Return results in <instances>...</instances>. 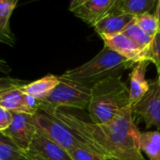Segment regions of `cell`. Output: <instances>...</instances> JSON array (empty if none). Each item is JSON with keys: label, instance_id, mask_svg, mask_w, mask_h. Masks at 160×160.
Segmentation results:
<instances>
[{"label": "cell", "instance_id": "83f0119b", "mask_svg": "<svg viewBox=\"0 0 160 160\" xmlns=\"http://www.w3.org/2000/svg\"><path fill=\"white\" fill-rule=\"evenodd\" d=\"M103 160H119V159H116V158H112V157H104Z\"/></svg>", "mask_w": 160, "mask_h": 160}, {"label": "cell", "instance_id": "f1b7e54d", "mask_svg": "<svg viewBox=\"0 0 160 160\" xmlns=\"http://www.w3.org/2000/svg\"><path fill=\"white\" fill-rule=\"evenodd\" d=\"M157 20H158V29L160 30V15L157 17ZM159 30H158V31H159Z\"/></svg>", "mask_w": 160, "mask_h": 160}, {"label": "cell", "instance_id": "cb8c5ba5", "mask_svg": "<svg viewBox=\"0 0 160 160\" xmlns=\"http://www.w3.org/2000/svg\"><path fill=\"white\" fill-rule=\"evenodd\" d=\"M15 38L13 35H8L4 33L2 30H0V43H3L9 46L13 47L15 45Z\"/></svg>", "mask_w": 160, "mask_h": 160}, {"label": "cell", "instance_id": "4fadbf2b", "mask_svg": "<svg viewBox=\"0 0 160 160\" xmlns=\"http://www.w3.org/2000/svg\"><path fill=\"white\" fill-rule=\"evenodd\" d=\"M149 61H141L137 63L129 75V104L130 107L139 101L149 89V81H147L145 75Z\"/></svg>", "mask_w": 160, "mask_h": 160}, {"label": "cell", "instance_id": "5b68a950", "mask_svg": "<svg viewBox=\"0 0 160 160\" xmlns=\"http://www.w3.org/2000/svg\"><path fill=\"white\" fill-rule=\"evenodd\" d=\"M33 120L39 132L68 152L77 147H88L70 127L49 113L38 110L33 114Z\"/></svg>", "mask_w": 160, "mask_h": 160}, {"label": "cell", "instance_id": "603a6c76", "mask_svg": "<svg viewBox=\"0 0 160 160\" xmlns=\"http://www.w3.org/2000/svg\"><path fill=\"white\" fill-rule=\"evenodd\" d=\"M12 120V112L0 107V133L6 131Z\"/></svg>", "mask_w": 160, "mask_h": 160}, {"label": "cell", "instance_id": "484cf974", "mask_svg": "<svg viewBox=\"0 0 160 160\" xmlns=\"http://www.w3.org/2000/svg\"><path fill=\"white\" fill-rule=\"evenodd\" d=\"M87 0H71V3H70V6H69V11L72 12L73 11L74 9L78 8L79 6H81L82 4H84Z\"/></svg>", "mask_w": 160, "mask_h": 160}, {"label": "cell", "instance_id": "7c38bea8", "mask_svg": "<svg viewBox=\"0 0 160 160\" xmlns=\"http://www.w3.org/2000/svg\"><path fill=\"white\" fill-rule=\"evenodd\" d=\"M134 19L135 16L130 14L110 12L95 23L92 28L99 36L118 34L122 33L126 27L134 21Z\"/></svg>", "mask_w": 160, "mask_h": 160}, {"label": "cell", "instance_id": "8fae6325", "mask_svg": "<svg viewBox=\"0 0 160 160\" xmlns=\"http://www.w3.org/2000/svg\"><path fill=\"white\" fill-rule=\"evenodd\" d=\"M112 5V0H87L71 12L92 27L108 12Z\"/></svg>", "mask_w": 160, "mask_h": 160}, {"label": "cell", "instance_id": "6da1fadb", "mask_svg": "<svg viewBox=\"0 0 160 160\" xmlns=\"http://www.w3.org/2000/svg\"><path fill=\"white\" fill-rule=\"evenodd\" d=\"M46 113L63 122L91 150L103 157L147 160L139 149L140 131L130 107L105 123H93L69 108H58Z\"/></svg>", "mask_w": 160, "mask_h": 160}, {"label": "cell", "instance_id": "30bf717a", "mask_svg": "<svg viewBox=\"0 0 160 160\" xmlns=\"http://www.w3.org/2000/svg\"><path fill=\"white\" fill-rule=\"evenodd\" d=\"M105 45L118 53L122 57L134 62L135 64L141 61H149V52L138 46L125 34L118 33L113 35L100 36Z\"/></svg>", "mask_w": 160, "mask_h": 160}, {"label": "cell", "instance_id": "4dcf8cb0", "mask_svg": "<svg viewBox=\"0 0 160 160\" xmlns=\"http://www.w3.org/2000/svg\"><path fill=\"white\" fill-rule=\"evenodd\" d=\"M158 80H159V84H160V72H158Z\"/></svg>", "mask_w": 160, "mask_h": 160}, {"label": "cell", "instance_id": "4316f807", "mask_svg": "<svg viewBox=\"0 0 160 160\" xmlns=\"http://www.w3.org/2000/svg\"><path fill=\"white\" fill-rule=\"evenodd\" d=\"M156 17H158L160 15V0H158L157 2V6H156V10H155V14H154Z\"/></svg>", "mask_w": 160, "mask_h": 160}, {"label": "cell", "instance_id": "e0dca14e", "mask_svg": "<svg viewBox=\"0 0 160 160\" xmlns=\"http://www.w3.org/2000/svg\"><path fill=\"white\" fill-rule=\"evenodd\" d=\"M0 160H28V158L6 135L0 133Z\"/></svg>", "mask_w": 160, "mask_h": 160}, {"label": "cell", "instance_id": "44dd1931", "mask_svg": "<svg viewBox=\"0 0 160 160\" xmlns=\"http://www.w3.org/2000/svg\"><path fill=\"white\" fill-rule=\"evenodd\" d=\"M72 160H103L104 157L88 147H77L69 152Z\"/></svg>", "mask_w": 160, "mask_h": 160}, {"label": "cell", "instance_id": "ffe728a7", "mask_svg": "<svg viewBox=\"0 0 160 160\" xmlns=\"http://www.w3.org/2000/svg\"><path fill=\"white\" fill-rule=\"evenodd\" d=\"M135 23L143 30L147 35L153 38V36L158 32V20L154 14L144 13L135 17Z\"/></svg>", "mask_w": 160, "mask_h": 160}, {"label": "cell", "instance_id": "3957f363", "mask_svg": "<svg viewBox=\"0 0 160 160\" xmlns=\"http://www.w3.org/2000/svg\"><path fill=\"white\" fill-rule=\"evenodd\" d=\"M135 65L134 62L105 45L91 60L76 68L67 70L59 77L80 85L92 87L106 78L122 76L125 71L132 69Z\"/></svg>", "mask_w": 160, "mask_h": 160}, {"label": "cell", "instance_id": "52a82bcc", "mask_svg": "<svg viewBox=\"0 0 160 160\" xmlns=\"http://www.w3.org/2000/svg\"><path fill=\"white\" fill-rule=\"evenodd\" d=\"M25 83V80L10 76L0 77V107L12 112L33 115L28 106V95L21 91V86Z\"/></svg>", "mask_w": 160, "mask_h": 160}, {"label": "cell", "instance_id": "ba28073f", "mask_svg": "<svg viewBox=\"0 0 160 160\" xmlns=\"http://www.w3.org/2000/svg\"><path fill=\"white\" fill-rule=\"evenodd\" d=\"M37 133L33 115L12 112V120L9 128L3 132L20 150L25 152L29 147Z\"/></svg>", "mask_w": 160, "mask_h": 160}, {"label": "cell", "instance_id": "9c48e42d", "mask_svg": "<svg viewBox=\"0 0 160 160\" xmlns=\"http://www.w3.org/2000/svg\"><path fill=\"white\" fill-rule=\"evenodd\" d=\"M24 152L28 160H72L67 151L38 130L29 147Z\"/></svg>", "mask_w": 160, "mask_h": 160}, {"label": "cell", "instance_id": "7a4b0ae2", "mask_svg": "<svg viewBox=\"0 0 160 160\" xmlns=\"http://www.w3.org/2000/svg\"><path fill=\"white\" fill-rule=\"evenodd\" d=\"M128 107L129 89L122 76L106 78L91 87L88 112L92 122H108Z\"/></svg>", "mask_w": 160, "mask_h": 160}, {"label": "cell", "instance_id": "277c9868", "mask_svg": "<svg viewBox=\"0 0 160 160\" xmlns=\"http://www.w3.org/2000/svg\"><path fill=\"white\" fill-rule=\"evenodd\" d=\"M59 77V76H58ZM91 87L83 86L59 77V83L43 99L39 100V110L45 112L58 108L88 110Z\"/></svg>", "mask_w": 160, "mask_h": 160}, {"label": "cell", "instance_id": "f546056e", "mask_svg": "<svg viewBox=\"0 0 160 160\" xmlns=\"http://www.w3.org/2000/svg\"><path fill=\"white\" fill-rule=\"evenodd\" d=\"M10 1H12V2H13L14 4H16V5H17V3H18L19 0H10Z\"/></svg>", "mask_w": 160, "mask_h": 160}, {"label": "cell", "instance_id": "7402d4cb", "mask_svg": "<svg viewBox=\"0 0 160 160\" xmlns=\"http://www.w3.org/2000/svg\"><path fill=\"white\" fill-rule=\"evenodd\" d=\"M149 60L155 65L157 72H160V30L152 38L149 49Z\"/></svg>", "mask_w": 160, "mask_h": 160}, {"label": "cell", "instance_id": "9a60e30c", "mask_svg": "<svg viewBox=\"0 0 160 160\" xmlns=\"http://www.w3.org/2000/svg\"><path fill=\"white\" fill-rule=\"evenodd\" d=\"M155 2L156 0H116L108 13H126L136 17L144 13H150Z\"/></svg>", "mask_w": 160, "mask_h": 160}, {"label": "cell", "instance_id": "2e32d148", "mask_svg": "<svg viewBox=\"0 0 160 160\" xmlns=\"http://www.w3.org/2000/svg\"><path fill=\"white\" fill-rule=\"evenodd\" d=\"M139 149L149 160H160V132H140Z\"/></svg>", "mask_w": 160, "mask_h": 160}, {"label": "cell", "instance_id": "5bb4252c", "mask_svg": "<svg viewBox=\"0 0 160 160\" xmlns=\"http://www.w3.org/2000/svg\"><path fill=\"white\" fill-rule=\"evenodd\" d=\"M59 83V77L54 74H47L33 82H27L21 86L23 93L42 100L47 96Z\"/></svg>", "mask_w": 160, "mask_h": 160}, {"label": "cell", "instance_id": "d4e9b609", "mask_svg": "<svg viewBox=\"0 0 160 160\" xmlns=\"http://www.w3.org/2000/svg\"><path fill=\"white\" fill-rule=\"evenodd\" d=\"M12 72V67L6 59L0 57V72L4 74H9Z\"/></svg>", "mask_w": 160, "mask_h": 160}, {"label": "cell", "instance_id": "d6986e66", "mask_svg": "<svg viewBox=\"0 0 160 160\" xmlns=\"http://www.w3.org/2000/svg\"><path fill=\"white\" fill-rule=\"evenodd\" d=\"M16 4L10 0H0V30L8 35H13L10 28V19Z\"/></svg>", "mask_w": 160, "mask_h": 160}, {"label": "cell", "instance_id": "1f68e13d", "mask_svg": "<svg viewBox=\"0 0 160 160\" xmlns=\"http://www.w3.org/2000/svg\"><path fill=\"white\" fill-rule=\"evenodd\" d=\"M112 1H113V4L115 3V1H116V0H112Z\"/></svg>", "mask_w": 160, "mask_h": 160}, {"label": "cell", "instance_id": "ac0fdd59", "mask_svg": "<svg viewBox=\"0 0 160 160\" xmlns=\"http://www.w3.org/2000/svg\"><path fill=\"white\" fill-rule=\"evenodd\" d=\"M122 33L128 36L132 41H134L142 49L149 52L150 46L152 44V37L147 35L143 30H141L140 28H138V25L135 23V19L131 24H129L126 27V28L122 31Z\"/></svg>", "mask_w": 160, "mask_h": 160}, {"label": "cell", "instance_id": "8992f818", "mask_svg": "<svg viewBox=\"0 0 160 160\" xmlns=\"http://www.w3.org/2000/svg\"><path fill=\"white\" fill-rule=\"evenodd\" d=\"M130 108L134 120L142 121L147 128L154 126L160 130V84L158 78L149 81L147 92Z\"/></svg>", "mask_w": 160, "mask_h": 160}]
</instances>
